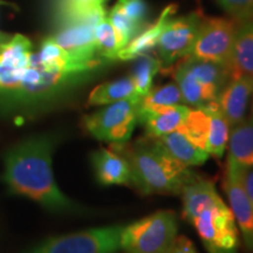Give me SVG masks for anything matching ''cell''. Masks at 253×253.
Wrapping results in <instances>:
<instances>
[{
	"label": "cell",
	"instance_id": "1",
	"mask_svg": "<svg viewBox=\"0 0 253 253\" xmlns=\"http://www.w3.org/2000/svg\"><path fill=\"white\" fill-rule=\"evenodd\" d=\"M77 78L46 68L33 52L30 39L21 34H15L0 47V103H40L56 96Z\"/></svg>",
	"mask_w": 253,
	"mask_h": 253
},
{
	"label": "cell",
	"instance_id": "2",
	"mask_svg": "<svg viewBox=\"0 0 253 253\" xmlns=\"http://www.w3.org/2000/svg\"><path fill=\"white\" fill-rule=\"evenodd\" d=\"M56 140L52 135L32 136L14 147L5 157L4 179L9 190L56 212L77 209L56 184L52 156Z\"/></svg>",
	"mask_w": 253,
	"mask_h": 253
},
{
	"label": "cell",
	"instance_id": "3",
	"mask_svg": "<svg viewBox=\"0 0 253 253\" xmlns=\"http://www.w3.org/2000/svg\"><path fill=\"white\" fill-rule=\"evenodd\" d=\"M128 161L132 185L142 195H181L184 186L197 175L163 153L151 138H140L134 143H110Z\"/></svg>",
	"mask_w": 253,
	"mask_h": 253
},
{
	"label": "cell",
	"instance_id": "4",
	"mask_svg": "<svg viewBox=\"0 0 253 253\" xmlns=\"http://www.w3.org/2000/svg\"><path fill=\"white\" fill-rule=\"evenodd\" d=\"M178 236V218L171 210H160L123 226V253H168Z\"/></svg>",
	"mask_w": 253,
	"mask_h": 253
},
{
	"label": "cell",
	"instance_id": "5",
	"mask_svg": "<svg viewBox=\"0 0 253 253\" xmlns=\"http://www.w3.org/2000/svg\"><path fill=\"white\" fill-rule=\"evenodd\" d=\"M189 223L209 253H237L239 232L230 207L219 197L201 210Z\"/></svg>",
	"mask_w": 253,
	"mask_h": 253
},
{
	"label": "cell",
	"instance_id": "6",
	"mask_svg": "<svg viewBox=\"0 0 253 253\" xmlns=\"http://www.w3.org/2000/svg\"><path fill=\"white\" fill-rule=\"evenodd\" d=\"M141 97L118 101L82 119V126L88 134L100 141L123 143L130 140L138 125Z\"/></svg>",
	"mask_w": 253,
	"mask_h": 253
},
{
	"label": "cell",
	"instance_id": "7",
	"mask_svg": "<svg viewBox=\"0 0 253 253\" xmlns=\"http://www.w3.org/2000/svg\"><path fill=\"white\" fill-rule=\"evenodd\" d=\"M123 226H103L53 237L26 253H118Z\"/></svg>",
	"mask_w": 253,
	"mask_h": 253
},
{
	"label": "cell",
	"instance_id": "8",
	"mask_svg": "<svg viewBox=\"0 0 253 253\" xmlns=\"http://www.w3.org/2000/svg\"><path fill=\"white\" fill-rule=\"evenodd\" d=\"M106 15L102 8L87 18L61 24V28L52 37L84 73L101 63L95 42V27Z\"/></svg>",
	"mask_w": 253,
	"mask_h": 253
},
{
	"label": "cell",
	"instance_id": "9",
	"mask_svg": "<svg viewBox=\"0 0 253 253\" xmlns=\"http://www.w3.org/2000/svg\"><path fill=\"white\" fill-rule=\"evenodd\" d=\"M237 27L238 23L233 19H203L189 56L220 63L230 69Z\"/></svg>",
	"mask_w": 253,
	"mask_h": 253
},
{
	"label": "cell",
	"instance_id": "10",
	"mask_svg": "<svg viewBox=\"0 0 253 253\" xmlns=\"http://www.w3.org/2000/svg\"><path fill=\"white\" fill-rule=\"evenodd\" d=\"M202 21L198 12L168 21L156 46L162 68H170L178 59L189 56Z\"/></svg>",
	"mask_w": 253,
	"mask_h": 253
},
{
	"label": "cell",
	"instance_id": "11",
	"mask_svg": "<svg viewBox=\"0 0 253 253\" xmlns=\"http://www.w3.org/2000/svg\"><path fill=\"white\" fill-rule=\"evenodd\" d=\"M223 189L246 248L253 252V205L243 185L240 167L231 162L226 163Z\"/></svg>",
	"mask_w": 253,
	"mask_h": 253
},
{
	"label": "cell",
	"instance_id": "12",
	"mask_svg": "<svg viewBox=\"0 0 253 253\" xmlns=\"http://www.w3.org/2000/svg\"><path fill=\"white\" fill-rule=\"evenodd\" d=\"M253 96V77H232L218 95L216 102L220 113L231 128L246 118L249 104Z\"/></svg>",
	"mask_w": 253,
	"mask_h": 253
},
{
	"label": "cell",
	"instance_id": "13",
	"mask_svg": "<svg viewBox=\"0 0 253 253\" xmlns=\"http://www.w3.org/2000/svg\"><path fill=\"white\" fill-rule=\"evenodd\" d=\"M95 177L102 185H132L128 161L113 148H100L90 156Z\"/></svg>",
	"mask_w": 253,
	"mask_h": 253
},
{
	"label": "cell",
	"instance_id": "14",
	"mask_svg": "<svg viewBox=\"0 0 253 253\" xmlns=\"http://www.w3.org/2000/svg\"><path fill=\"white\" fill-rule=\"evenodd\" d=\"M185 104L158 109H138V125L144 128L145 137L158 138L179 130L190 112Z\"/></svg>",
	"mask_w": 253,
	"mask_h": 253
},
{
	"label": "cell",
	"instance_id": "15",
	"mask_svg": "<svg viewBox=\"0 0 253 253\" xmlns=\"http://www.w3.org/2000/svg\"><path fill=\"white\" fill-rule=\"evenodd\" d=\"M151 140L168 156L188 168L203 166L210 157L203 148L192 142L179 130Z\"/></svg>",
	"mask_w": 253,
	"mask_h": 253
},
{
	"label": "cell",
	"instance_id": "16",
	"mask_svg": "<svg viewBox=\"0 0 253 253\" xmlns=\"http://www.w3.org/2000/svg\"><path fill=\"white\" fill-rule=\"evenodd\" d=\"M176 6L170 5L163 9L160 17L156 19L154 24L148 26L145 30H142L135 38L129 41L126 45L119 52L118 59L122 61H129V60H135L142 55L148 54L151 49L157 46L158 40H160L161 34L164 30L168 21L175 13Z\"/></svg>",
	"mask_w": 253,
	"mask_h": 253
},
{
	"label": "cell",
	"instance_id": "17",
	"mask_svg": "<svg viewBox=\"0 0 253 253\" xmlns=\"http://www.w3.org/2000/svg\"><path fill=\"white\" fill-rule=\"evenodd\" d=\"M227 162L242 168H253V115L232 126L227 142Z\"/></svg>",
	"mask_w": 253,
	"mask_h": 253
},
{
	"label": "cell",
	"instance_id": "18",
	"mask_svg": "<svg viewBox=\"0 0 253 253\" xmlns=\"http://www.w3.org/2000/svg\"><path fill=\"white\" fill-rule=\"evenodd\" d=\"M230 72L231 78L237 75L253 77V21L238 23Z\"/></svg>",
	"mask_w": 253,
	"mask_h": 253
},
{
	"label": "cell",
	"instance_id": "19",
	"mask_svg": "<svg viewBox=\"0 0 253 253\" xmlns=\"http://www.w3.org/2000/svg\"><path fill=\"white\" fill-rule=\"evenodd\" d=\"M135 96H137V93H136L134 81L130 77H126L95 87L88 96L87 104L88 106H107V104Z\"/></svg>",
	"mask_w": 253,
	"mask_h": 253
},
{
	"label": "cell",
	"instance_id": "20",
	"mask_svg": "<svg viewBox=\"0 0 253 253\" xmlns=\"http://www.w3.org/2000/svg\"><path fill=\"white\" fill-rule=\"evenodd\" d=\"M205 107L210 113V126H209L207 143H205V151L210 156L220 158L226 150L231 126L220 113L216 101Z\"/></svg>",
	"mask_w": 253,
	"mask_h": 253
},
{
	"label": "cell",
	"instance_id": "21",
	"mask_svg": "<svg viewBox=\"0 0 253 253\" xmlns=\"http://www.w3.org/2000/svg\"><path fill=\"white\" fill-rule=\"evenodd\" d=\"M37 54L40 62L46 68L52 69V71H58L66 73V74L74 75L84 74V72H82L73 62V60L67 54V52L53 38H47V39L42 41L39 52Z\"/></svg>",
	"mask_w": 253,
	"mask_h": 253
},
{
	"label": "cell",
	"instance_id": "22",
	"mask_svg": "<svg viewBox=\"0 0 253 253\" xmlns=\"http://www.w3.org/2000/svg\"><path fill=\"white\" fill-rule=\"evenodd\" d=\"M162 68L160 59L145 54L135 59L130 78L134 81L137 96L143 97L153 89V82L156 74Z\"/></svg>",
	"mask_w": 253,
	"mask_h": 253
},
{
	"label": "cell",
	"instance_id": "23",
	"mask_svg": "<svg viewBox=\"0 0 253 253\" xmlns=\"http://www.w3.org/2000/svg\"><path fill=\"white\" fill-rule=\"evenodd\" d=\"M95 42H96L97 54L101 59L116 60L119 52L123 48L118 32L107 15L95 27Z\"/></svg>",
	"mask_w": 253,
	"mask_h": 253
},
{
	"label": "cell",
	"instance_id": "24",
	"mask_svg": "<svg viewBox=\"0 0 253 253\" xmlns=\"http://www.w3.org/2000/svg\"><path fill=\"white\" fill-rule=\"evenodd\" d=\"M178 104H184L178 86L176 84H167L164 86L153 88L147 95L141 97L140 108L158 109Z\"/></svg>",
	"mask_w": 253,
	"mask_h": 253
},
{
	"label": "cell",
	"instance_id": "25",
	"mask_svg": "<svg viewBox=\"0 0 253 253\" xmlns=\"http://www.w3.org/2000/svg\"><path fill=\"white\" fill-rule=\"evenodd\" d=\"M107 0H61L60 2V17L61 24L80 20L87 18L95 12L104 8Z\"/></svg>",
	"mask_w": 253,
	"mask_h": 253
},
{
	"label": "cell",
	"instance_id": "26",
	"mask_svg": "<svg viewBox=\"0 0 253 253\" xmlns=\"http://www.w3.org/2000/svg\"><path fill=\"white\" fill-rule=\"evenodd\" d=\"M107 18L118 32L123 47L141 32L140 28L129 20V18L126 17L125 12L122 11V8L118 4L114 6L109 14L107 15Z\"/></svg>",
	"mask_w": 253,
	"mask_h": 253
},
{
	"label": "cell",
	"instance_id": "27",
	"mask_svg": "<svg viewBox=\"0 0 253 253\" xmlns=\"http://www.w3.org/2000/svg\"><path fill=\"white\" fill-rule=\"evenodd\" d=\"M217 2L237 23L253 21V0H217Z\"/></svg>",
	"mask_w": 253,
	"mask_h": 253
},
{
	"label": "cell",
	"instance_id": "28",
	"mask_svg": "<svg viewBox=\"0 0 253 253\" xmlns=\"http://www.w3.org/2000/svg\"><path fill=\"white\" fill-rule=\"evenodd\" d=\"M118 5L132 24L143 30L148 19V6L144 0H119Z\"/></svg>",
	"mask_w": 253,
	"mask_h": 253
},
{
	"label": "cell",
	"instance_id": "29",
	"mask_svg": "<svg viewBox=\"0 0 253 253\" xmlns=\"http://www.w3.org/2000/svg\"><path fill=\"white\" fill-rule=\"evenodd\" d=\"M168 253H198L194 243L185 236H177L172 248Z\"/></svg>",
	"mask_w": 253,
	"mask_h": 253
},
{
	"label": "cell",
	"instance_id": "30",
	"mask_svg": "<svg viewBox=\"0 0 253 253\" xmlns=\"http://www.w3.org/2000/svg\"><path fill=\"white\" fill-rule=\"evenodd\" d=\"M240 173H242V182L246 195L253 205V168L240 167Z\"/></svg>",
	"mask_w": 253,
	"mask_h": 253
},
{
	"label": "cell",
	"instance_id": "31",
	"mask_svg": "<svg viewBox=\"0 0 253 253\" xmlns=\"http://www.w3.org/2000/svg\"><path fill=\"white\" fill-rule=\"evenodd\" d=\"M12 39V37L7 33H4V32L0 31V47L4 46L5 43H7L9 40Z\"/></svg>",
	"mask_w": 253,
	"mask_h": 253
},
{
	"label": "cell",
	"instance_id": "32",
	"mask_svg": "<svg viewBox=\"0 0 253 253\" xmlns=\"http://www.w3.org/2000/svg\"><path fill=\"white\" fill-rule=\"evenodd\" d=\"M252 115H253V96H252Z\"/></svg>",
	"mask_w": 253,
	"mask_h": 253
},
{
	"label": "cell",
	"instance_id": "33",
	"mask_svg": "<svg viewBox=\"0 0 253 253\" xmlns=\"http://www.w3.org/2000/svg\"><path fill=\"white\" fill-rule=\"evenodd\" d=\"M0 4H1V2H0Z\"/></svg>",
	"mask_w": 253,
	"mask_h": 253
}]
</instances>
